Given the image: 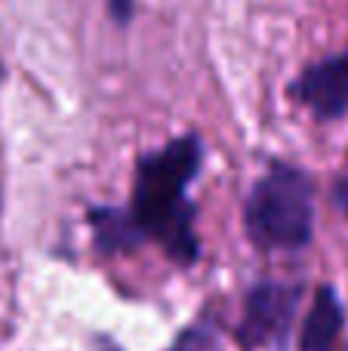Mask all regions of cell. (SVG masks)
Instances as JSON below:
<instances>
[{"mask_svg": "<svg viewBox=\"0 0 348 351\" xmlns=\"http://www.w3.org/2000/svg\"><path fill=\"white\" fill-rule=\"evenodd\" d=\"M90 225H92L96 250L102 256L129 253V250H136L142 241H145L136 216L129 210H121V206H92Z\"/></svg>", "mask_w": 348, "mask_h": 351, "instance_id": "6", "label": "cell"}, {"mask_svg": "<svg viewBox=\"0 0 348 351\" xmlns=\"http://www.w3.org/2000/svg\"><path fill=\"white\" fill-rule=\"evenodd\" d=\"M345 324L343 299L333 287H321L314 293V302L308 308V317L299 333V351H336L339 333Z\"/></svg>", "mask_w": 348, "mask_h": 351, "instance_id": "5", "label": "cell"}, {"mask_svg": "<svg viewBox=\"0 0 348 351\" xmlns=\"http://www.w3.org/2000/svg\"><path fill=\"white\" fill-rule=\"evenodd\" d=\"M293 102L318 121H339L348 114V49L308 65L290 86Z\"/></svg>", "mask_w": 348, "mask_h": 351, "instance_id": "4", "label": "cell"}, {"mask_svg": "<svg viewBox=\"0 0 348 351\" xmlns=\"http://www.w3.org/2000/svg\"><path fill=\"white\" fill-rule=\"evenodd\" d=\"M170 351H219V333L207 324H195L179 336Z\"/></svg>", "mask_w": 348, "mask_h": 351, "instance_id": "7", "label": "cell"}, {"mask_svg": "<svg viewBox=\"0 0 348 351\" xmlns=\"http://www.w3.org/2000/svg\"><path fill=\"white\" fill-rule=\"evenodd\" d=\"M302 287L262 280L247 293L244 317L238 324V346L244 351H259L269 346H281L293 330V317L299 308Z\"/></svg>", "mask_w": 348, "mask_h": 351, "instance_id": "3", "label": "cell"}, {"mask_svg": "<svg viewBox=\"0 0 348 351\" xmlns=\"http://www.w3.org/2000/svg\"><path fill=\"white\" fill-rule=\"evenodd\" d=\"M244 228L262 250H302L314 234V185L306 170L275 160L244 204Z\"/></svg>", "mask_w": 348, "mask_h": 351, "instance_id": "2", "label": "cell"}, {"mask_svg": "<svg viewBox=\"0 0 348 351\" xmlns=\"http://www.w3.org/2000/svg\"><path fill=\"white\" fill-rule=\"evenodd\" d=\"M133 6H136V0H108V12L117 25H129V19H133Z\"/></svg>", "mask_w": 348, "mask_h": 351, "instance_id": "8", "label": "cell"}, {"mask_svg": "<svg viewBox=\"0 0 348 351\" xmlns=\"http://www.w3.org/2000/svg\"><path fill=\"white\" fill-rule=\"evenodd\" d=\"M0 74H3V68H0Z\"/></svg>", "mask_w": 348, "mask_h": 351, "instance_id": "10", "label": "cell"}, {"mask_svg": "<svg viewBox=\"0 0 348 351\" xmlns=\"http://www.w3.org/2000/svg\"><path fill=\"white\" fill-rule=\"evenodd\" d=\"M333 204L348 216V176H343V179L336 182V188H333Z\"/></svg>", "mask_w": 348, "mask_h": 351, "instance_id": "9", "label": "cell"}, {"mask_svg": "<svg viewBox=\"0 0 348 351\" xmlns=\"http://www.w3.org/2000/svg\"><path fill=\"white\" fill-rule=\"evenodd\" d=\"M203 142L197 133L164 145L139 160L133 182V204L145 241L164 247L166 256L188 265L197 259L201 243L195 237V204L188 197V182L201 173Z\"/></svg>", "mask_w": 348, "mask_h": 351, "instance_id": "1", "label": "cell"}]
</instances>
